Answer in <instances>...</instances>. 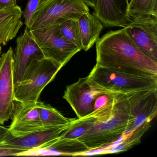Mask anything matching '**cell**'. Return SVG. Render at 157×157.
<instances>
[{
    "label": "cell",
    "mask_w": 157,
    "mask_h": 157,
    "mask_svg": "<svg viewBox=\"0 0 157 157\" xmlns=\"http://www.w3.org/2000/svg\"><path fill=\"white\" fill-rule=\"evenodd\" d=\"M24 151L3 142L0 143V156H21Z\"/></svg>",
    "instance_id": "cell-24"
},
{
    "label": "cell",
    "mask_w": 157,
    "mask_h": 157,
    "mask_svg": "<svg viewBox=\"0 0 157 157\" xmlns=\"http://www.w3.org/2000/svg\"><path fill=\"white\" fill-rule=\"evenodd\" d=\"M19 0H0V10L17 6Z\"/></svg>",
    "instance_id": "cell-25"
},
{
    "label": "cell",
    "mask_w": 157,
    "mask_h": 157,
    "mask_svg": "<svg viewBox=\"0 0 157 157\" xmlns=\"http://www.w3.org/2000/svg\"><path fill=\"white\" fill-rule=\"evenodd\" d=\"M78 21L82 49L87 51L99 40L103 25L90 12L82 13Z\"/></svg>",
    "instance_id": "cell-16"
},
{
    "label": "cell",
    "mask_w": 157,
    "mask_h": 157,
    "mask_svg": "<svg viewBox=\"0 0 157 157\" xmlns=\"http://www.w3.org/2000/svg\"><path fill=\"white\" fill-rule=\"evenodd\" d=\"M129 109V119L125 136L141 125L151 123L157 113V89H147L126 94Z\"/></svg>",
    "instance_id": "cell-7"
},
{
    "label": "cell",
    "mask_w": 157,
    "mask_h": 157,
    "mask_svg": "<svg viewBox=\"0 0 157 157\" xmlns=\"http://www.w3.org/2000/svg\"><path fill=\"white\" fill-rule=\"evenodd\" d=\"M82 1L88 7H91L94 10L95 7L96 0H82Z\"/></svg>",
    "instance_id": "cell-27"
},
{
    "label": "cell",
    "mask_w": 157,
    "mask_h": 157,
    "mask_svg": "<svg viewBox=\"0 0 157 157\" xmlns=\"http://www.w3.org/2000/svg\"><path fill=\"white\" fill-rule=\"evenodd\" d=\"M96 65L142 77H157V62L141 51L124 28L107 32L96 43Z\"/></svg>",
    "instance_id": "cell-1"
},
{
    "label": "cell",
    "mask_w": 157,
    "mask_h": 157,
    "mask_svg": "<svg viewBox=\"0 0 157 157\" xmlns=\"http://www.w3.org/2000/svg\"><path fill=\"white\" fill-rule=\"evenodd\" d=\"M37 102L16 101L12 122L9 128L13 136H22L45 128L40 119Z\"/></svg>",
    "instance_id": "cell-12"
},
{
    "label": "cell",
    "mask_w": 157,
    "mask_h": 157,
    "mask_svg": "<svg viewBox=\"0 0 157 157\" xmlns=\"http://www.w3.org/2000/svg\"><path fill=\"white\" fill-rule=\"evenodd\" d=\"M151 127V123H147L138 127L130 134L123 136L118 141L108 146L106 153H118L127 151L140 144L143 135Z\"/></svg>",
    "instance_id": "cell-17"
},
{
    "label": "cell",
    "mask_w": 157,
    "mask_h": 157,
    "mask_svg": "<svg viewBox=\"0 0 157 157\" xmlns=\"http://www.w3.org/2000/svg\"><path fill=\"white\" fill-rule=\"evenodd\" d=\"M39 2L40 0H29L26 4V8L24 11L23 16L25 24L28 29L31 18L38 7Z\"/></svg>",
    "instance_id": "cell-23"
},
{
    "label": "cell",
    "mask_w": 157,
    "mask_h": 157,
    "mask_svg": "<svg viewBox=\"0 0 157 157\" xmlns=\"http://www.w3.org/2000/svg\"><path fill=\"white\" fill-rule=\"evenodd\" d=\"M128 119L129 109L126 94L116 93L114 106L111 117L102 122H96L78 140L90 151L105 148L123 136Z\"/></svg>",
    "instance_id": "cell-2"
},
{
    "label": "cell",
    "mask_w": 157,
    "mask_h": 157,
    "mask_svg": "<svg viewBox=\"0 0 157 157\" xmlns=\"http://www.w3.org/2000/svg\"><path fill=\"white\" fill-rule=\"evenodd\" d=\"M71 123L59 126L44 128L17 137L13 136L10 134L3 142L20 149L24 152L45 149L58 139L61 133L68 127Z\"/></svg>",
    "instance_id": "cell-11"
},
{
    "label": "cell",
    "mask_w": 157,
    "mask_h": 157,
    "mask_svg": "<svg viewBox=\"0 0 157 157\" xmlns=\"http://www.w3.org/2000/svg\"><path fill=\"white\" fill-rule=\"evenodd\" d=\"M62 67L44 57L32 59L21 81L14 84L16 101H38L43 90L53 80Z\"/></svg>",
    "instance_id": "cell-4"
},
{
    "label": "cell",
    "mask_w": 157,
    "mask_h": 157,
    "mask_svg": "<svg viewBox=\"0 0 157 157\" xmlns=\"http://www.w3.org/2000/svg\"><path fill=\"white\" fill-rule=\"evenodd\" d=\"M86 12H90V10L82 0H48L36 10L28 30L59 25L71 19L78 20Z\"/></svg>",
    "instance_id": "cell-5"
},
{
    "label": "cell",
    "mask_w": 157,
    "mask_h": 157,
    "mask_svg": "<svg viewBox=\"0 0 157 157\" xmlns=\"http://www.w3.org/2000/svg\"><path fill=\"white\" fill-rule=\"evenodd\" d=\"M29 32L44 57L62 67L81 50L63 36L59 25L29 30Z\"/></svg>",
    "instance_id": "cell-6"
},
{
    "label": "cell",
    "mask_w": 157,
    "mask_h": 157,
    "mask_svg": "<svg viewBox=\"0 0 157 157\" xmlns=\"http://www.w3.org/2000/svg\"><path fill=\"white\" fill-rule=\"evenodd\" d=\"M128 10L130 18L146 14L157 16V0H131Z\"/></svg>",
    "instance_id": "cell-21"
},
{
    "label": "cell",
    "mask_w": 157,
    "mask_h": 157,
    "mask_svg": "<svg viewBox=\"0 0 157 157\" xmlns=\"http://www.w3.org/2000/svg\"><path fill=\"white\" fill-rule=\"evenodd\" d=\"M22 15L18 5L0 10V45H5L16 37L23 25Z\"/></svg>",
    "instance_id": "cell-15"
},
{
    "label": "cell",
    "mask_w": 157,
    "mask_h": 157,
    "mask_svg": "<svg viewBox=\"0 0 157 157\" xmlns=\"http://www.w3.org/2000/svg\"><path fill=\"white\" fill-rule=\"evenodd\" d=\"M16 42L13 57L14 84L21 81L32 59L44 57L42 51L26 27L24 33L17 38Z\"/></svg>",
    "instance_id": "cell-13"
},
{
    "label": "cell",
    "mask_w": 157,
    "mask_h": 157,
    "mask_svg": "<svg viewBox=\"0 0 157 157\" xmlns=\"http://www.w3.org/2000/svg\"><path fill=\"white\" fill-rule=\"evenodd\" d=\"M130 1H131V0H128V4L130 3Z\"/></svg>",
    "instance_id": "cell-30"
},
{
    "label": "cell",
    "mask_w": 157,
    "mask_h": 157,
    "mask_svg": "<svg viewBox=\"0 0 157 157\" xmlns=\"http://www.w3.org/2000/svg\"><path fill=\"white\" fill-rule=\"evenodd\" d=\"M108 91L90 85L86 77L79 78L77 82L67 86L63 97L80 118L91 114L96 97Z\"/></svg>",
    "instance_id": "cell-10"
},
{
    "label": "cell",
    "mask_w": 157,
    "mask_h": 157,
    "mask_svg": "<svg viewBox=\"0 0 157 157\" xmlns=\"http://www.w3.org/2000/svg\"><path fill=\"white\" fill-rule=\"evenodd\" d=\"M59 26L63 36L82 50L78 20H67L59 25Z\"/></svg>",
    "instance_id": "cell-22"
},
{
    "label": "cell",
    "mask_w": 157,
    "mask_h": 157,
    "mask_svg": "<svg viewBox=\"0 0 157 157\" xmlns=\"http://www.w3.org/2000/svg\"><path fill=\"white\" fill-rule=\"evenodd\" d=\"M10 134L9 128L3 126L0 124V143L3 142Z\"/></svg>",
    "instance_id": "cell-26"
},
{
    "label": "cell",
    "mask_w": 157,
    "mask_h": 157,
    "mask_svg": "<svg viewBox=\"0 0 157 157\" xmlns=\"http://www.w3.org/2000/svg\"><path fill=\"white\" fill-rule=\"evenodd\" d=\"M14 51L12 48L0 56V124L11 119L15 108L13 78Z\"/></svg>",
    "instance_id": "cell-9"
},
{
    "label": "cell",
    "mask_w": 157,
    "mask_h": 157,
    "mask_svg": "<svg viewBox=\"0 0 157 157\" xmlns=\"http://www.w3.org/2000/svg\"><path fill=\"white\" fill-rule=\"evenodd\" d=\"M2 53V47L0 45V56L1 55Z\"/></svg>",
    "instance_id": "cell-29"
},
{
    "label": "cell",
    "mask_w": 157,
    "mask_h": 157,
    "mask_svg": "<svg viewBox=\"0 0 157 157\" xmlns=\"http://www.w3.org/2000/svg\"><path fill=\"white\" fill-rule=\"evenodd\" d=\"M124 28L136 46L157 62V16H134Z\"/></svg>",
    "instance_id": "cell-8"
},
{
    "label": "cell",
    "mask_w": 157,
    "mask_h": 157,
    "mask_svg": "<svg viewBox=\"0 0 157 157\" xmlns=\"http://www.w3.org/2000/svg\"><path fill=\"white\" fill-rule=\"evenodd\" d=\"M48 0H40V2H39V5H38V6H40V5L43 4V3H44L46 2Z\"/></svg>",
    "instance_id": "cell-28"
},
{
    "label": "cell",
    "mask_w": 157,
    "mask_h": 157,
    "mask_svg": "<svg viewBox=\"0 0 157 157\" xmlns=\"http://www.w3.org/2000/svg\"><path fill=\"white\" fill-rule=\"evenodd\" d=\"M116 93L108 91L98 95L94 104L93 110L90 115L97 122H102L109 118L113 113Z\"/></svg>",
    "instance_id": "cell-20"
},
{
    "label": "cell",
    "mask_w": 157,
    "mask_h": 157,
    "mask_svg": "<svg viewBox=\"0 0 157 157\" xmlns=\"http://www.w3.org/2000/svg\"><path fill=\"white\" fill-rule=\"evenodd\" d=\"M97 122V119L90 114L82 118L75 119L68 127L61 133L58 140H78L80 137L91 129Z\"/></svg>",
    "instance_id": "cell-18"
},
{
    "label": "cell",
    "mask_w": 157,
    "mask_h": 157,
    "mask_svg": "<svg viewBox=\"0 0 157 157\" xmlns=\"http://www.w3.org/2000/svg\"><path fill=\"white\" fill-rule=\"evenodd\" d=\"M87 80L93 87L115 93L157 89V77L138 76L97 65L87 76Z\"/></svg>",
    "instance_id": "cell-3"
},
{
    "label": "cell",
    "mask_w": 157,
    "mask_h": 157,
    "mask_svg": "<svg viewBox=\"0 0 157 157\" xmlns=\"http://www.w3.org/2000/svg\"><path fill=\"white\" fill-rule=\"evenodd\" d=\"M128 0H96L93 15L105 27L124 28L130 21Z\"/></svg>",
    "instance_id": "cell-14"
},
{
    "label": "cell",
    "mask_w": 157,
    "mask_h": 157,
    "mask_svg": "<svg viewBox=\"0 0 157 157\" xmlns=\"http://www.w3.org/2000/svg\"><path fill=\"white\" fill-rule=\"evenodd\" d=\"M40 119L45 128L54 127L67 124L72 122L75 118L65 117L59 111L49 104L42 102H37Z\"/></svg>",
    "instance_id": "cell-19"
}]
</instances>
